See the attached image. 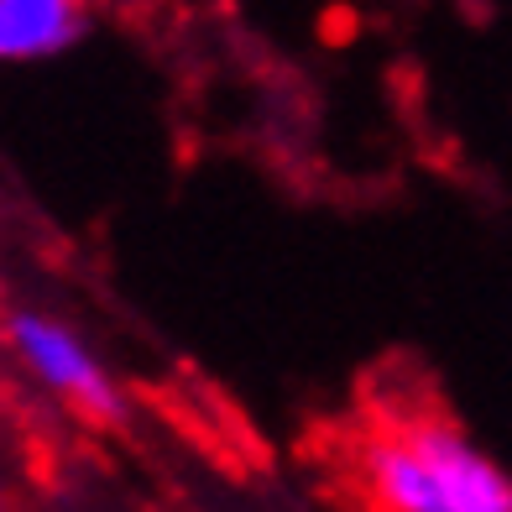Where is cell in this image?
Segmentation results:
<instances>
[{"label":"cell","instance_id":"cell-1","mask_svg":"<svg viewBox=\"0 0 512 512\" xmlns=\"http://www.w3.org/2000/svg\"><path fill=\"white\" fill-rule=\"evenodd\" d=\"M356 471L377 512H512V471L445 413L382 418Z\"/></svg>","mask_w":512,"mask_h":512},{"label":"cell","instance_id":"cell-2","mask_svg":"<svg viewBox=\"0 0 512 512\" xmlns=\"http://www.w3.org/2000/svg\"><path fill=\"white\" fill-rule=\"evenodd\" d=\"M0 340L16 356V366L63 408H74L79 418L105 424V429L131 424V398H126L121 377L105 366V356L89 345V335L74 330L63 314L37 309V304H11L6 319H0Z\"/></svg>","mask_w":512,"mask_h":512},{"label":"cell","instance_id":"cell-3","mask_svg":"<svg viewBox=\"0 0 512 512\" xmlns=\"http://www.w3.org/2000/svg\"><path fill=\"white\" fill-rule=\"evenodd\" d=\"M89 32L84 0H0V63H53Z\"/></svg>","mask_w":512,"mask_h":512}]
</instances>
